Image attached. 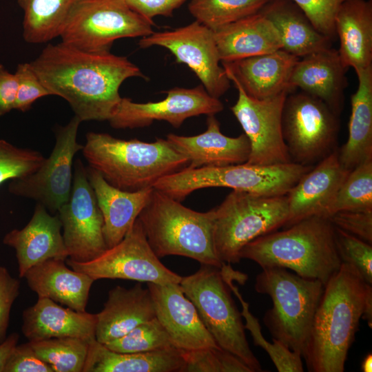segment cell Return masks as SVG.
I'll list each match as a JSON object with an SVG mask.
<instances>
[{"instance_id": "cell-1", "label": "cell", "mask_w": 372, "mask_h": 372, "mask_svg": "<svg viewBox=\"0 0 372 372\" xmlns=\"http://www.w3.org/2000/svg\"><path fill=\"white\" fill-rule=\"evenodd\" d=\"M30 65L52 95L64 99L80 121H108L121 98L126 79L143 77L125 56L91 53L62 42L48 44Z\"/></svg>"}, {"instance_id": "cell-2", "label": "cell", "mask_w": 372, "mask_h": 372, "mask_svg": "<svg viewBox=\"0 0 372 372\" xmlns=\"http://www.w3.org/2000/svg\"><path fill=\"white\" fill-rule=\"evenodd\" d=\"M362 318L372 327V285L342 263L324 285L302 356L310 372H343Z\"/></svg>"}, {"instance_id": "cell-3", "label": "cell", "mask_w": 372, "mask_h": 372, "mask_svg": "<svg viewBox=\"0 0 372 372\" xmlns=\"http://www.w3.org/2000/svg\"><path fill=\"white\" fill-rule=\"evenodd\" d=\"M240 258L253 260L262 268L289 269L324 285L342 264L335 246L334 226L322 216L306 218L282 231L253 240L241 249Z\"/></svg>"}, {"instance_id": "cell-4", "label": "cell", "mask_w": 372, "mask_h": 372, "mask_svg": "<svg viewBox=\"0 0 372 372\" xmlns=\"http://www.w3.org/2000/svg\"><path fill=\"white\" fill-rule=\"evenodd\" d=\"M82 152L89 167L112 186L128 192L152 188L161 178L189 165L186 157L161 138L147 143L88 132Z\"/></svg>"}, {"instance_id": "cell-5", "label": "cell", "mask_w": 372, "mask_h": 372, "mask_svg": "<svg viewBox=\"0 0 372 372\" xmlns=\"http://www.w3.org/2000/svg\"><path fill=\"white\" fill-rule=\"evenodd\" d=\"M138 218L159 258L181 256L218 268L224 264L214 250V208L196 211L154 188Z\"/></svg>"}, {"instance_id": "cell-6", "label": "cell", "mask_w": 372, "mask_h": 372, "mask_svg": "<svg viewBox=\"0 0 372 372\" xmlns=\"http://www.w3.org/2000/svg\"><path fill=\"white\" fill-rule=\"evenodd\" d=\"M262 269L254 288L258 293L270 296L273 302L272 308L264 315L263 322L272 338L302 358L324 285L284 267Z\"/></svg>"}, {"instance_id": "cell-7", "label": "cell", "mask_w": 372, "mask_h": 372, "mask_svg": "<svg viewBox=\"0 0 372 372\" xmlns=\"http://www.w3.org/2000/svg\"><path fill=\"white\" fill-rule=\"evenodd\" d=\"M313 167L291 162L185 168L161 178L153 187L179 202L193 192L207 187H228L267 196L287 195Z\"/></svg>"}, {"instance_id": "cell-8", "label": "cell", "mask_w": 372, "mask_h": 372, "mask_svg": "<svg viewBox=\"0 0 372 372\" xmlns=\"http://www.w3.org/2000/svg\"><path fill=\"white\" fill-rule=\"evenodd\" d=\"M214 246L223 263H238L253 240L282 227L288 218L287 195L267 196L233 190L214 207Z\"/></svg>"}, {"instance_id": "cell-9", "label": "cell", "mask_w": 372, "mask_h": 372, "mask_svg": "<svg viewBox=\"0 0 372 372\" xmlns=\"http://www.w3.org/2000/svg\"><path fill=\"white\" fill-rule=\"evenodd\" d=\"M180 285L218 347L240 358L252 372L262 371L250 349L241 313L231 296L221 268L201 265L194 273L182 277Z\"/></svg>"}, {"instance_id": "cell-10", "label": "cell", "mask_w": 372, "mask_h": 372, "mask_svg": "<svg viewBox=\"0 0 372 372\" xmlns=\"http://www.w3.org/2000/svg\"><path fill=\"white\" fill-rule=\"evenodd\" d=\"M152 25L153 20L134 11L125 0H78L59 37L63 43L72 48L103 53L110 52L118 39L152 34Z\"/></svg>"}, {"instance_id": "cell-11", "label": "cell", "mask_w": 372, "mask_h": 372, "mask_svg": "<svg viewBox=\"0 0 372 372\" xmlns=\"http://www.w3.org/2000/svg\"><path fill=\"white\" fill-rule=\"evenodd\" d=\"M282 129L291 162L312 165L337 149L339 116L318 98L295 90L286 96Z\"/></svg>"}, {"instance_id": "cell-12", "label": "cell", "mask_w": 372, "mask_h": 372, "mask_svg": "<svg viewBox=\"0 0 372 372\" xmlns=\"http://www.w3.org/2000/svg\"><path fill=\"white\" fill-rule=\"evenodd\" d=\"M72 269L84 273L94 281L125 279L158 285L180 283L182 277L167 268L151 248L142 225L137 218L123 240L107 249L95 259L76 262L66 259Z\"/></svg>"}, {"instance_id": "cell-13", "label": "cell", "mask_w": 372, "mask_h": 372, "mask_svg": "<svg viewBox=\"0 0 372 372\" xmlns=\"http://www.w3.org/2000/svg\"><path fill=\"white\" fill-rule=\"evenodd\" d=\"M81 122L74 115L67 125L59 127L50 156L33 173L12 179L10 192L33 199L51 213L57 212L70 199L74 157L83 147L76 140Z\"/></svg>"}, {"instance_id": "cell-14", "label": "cell", "mask_w": 372, "mask_h": 372, "mask_svg": "<svg viewBox=\"0 0 372 372\" xmlns=\"http://www.w3.org/2000/svg\"><path fill=\"white\" fill-rule=\"evenodd\" d=\"M63 228L68 258L85 262L95 259L107 249L103 236V218L81 160L74 163L69 200L57 211Z\"/></svg>"}, {"instance_id": "cell-15", "label": "cell", "mask_w": 372, "mask_h": 372, "mask_svg": "<svg viewBox=\"0 0 372 372\" xmlns=\"http://www.w3.org/2000/svg\"><path fill=\"white\" fill-rule=\"evenodd\" d=\"M141 48L161 46L169 50L177 63H184L202 82L206 91L219 99L230 87L221 63L214 32L197 21L172 30L153 32L142 37Z\"/></svg>"}, {"instance_id": "cell-16", "label": "cell", "mask_w": 372, "mask_h": 372, "mask_svg": "<svg viewBox=\"0 0 372 372\" xmlns=\"http://www.w3.org/2000/svg\"><path fill=\"white\" fill-rule=\"evenodd\" d=\"M238 96L231 110L251 145L248 164L274 165L291 163L282 129V114L287 92L265 99L248 96L240 85L230 79Z\"/></svg>"}, {"instance_id": "cell-17", "label": "cell", "mask_w": 372, "mask_h": 372, "mask_svg": "<svg viewBox=\"0 0 372 372\" xmlns=\"http://www.w3.org/2000/svg\"><path fill=\"white\" fill-rule=\"evenodd\" d=\"M165 99L157 102L135 103L121 100L108 120L115 129H134L150 125L154 121H165L178 128L188 118L202 114L215 115L223 110L219 99L211 96L203 85L194 88L174 87Z\"/></svg>"}, {"instance_id": "cell-18", "label": "cell", "mask_w": 372, "mask_h": 372, "mask_svg": "<svg viewBox=\"0 0 372 372\" xmlns=\"http://www.w3.org/2000/svg\"><path fill=\"white\" fill-rule=\"evenodd\" d=\"M147 288L153 300L156 317L176 348L193 351L218 347L180 283L149 282Z\"/></svg>"}, {"instance_id": "cell-19", "label": "cell", "mask_w": 372, "mask_h": 372, "mask_svg": "<svg viewBox=\"0 0 372 372\" xmlns=\"http://www.w3.org/2000/svg\"><path fill=\"white\" fill-rule=\"evenodd\" d=\"M351 171L340 163L337 148L304 174L287 194V228L313 216L326 217L335 197Z\"/></svg>"}, {"instance_id": "cell-20", "label": "cell", "mask_w": 372, "mask_h": 372, "mask_svg": "<svg viewBox=\"0 0 372 372\" xmlns=\"http://www.w3.org/2000/svg\"><path fill=\"white\" fill-rule=\"evenodd\" d=\"M61 228L59 215L50 214L42 204L37 203L27 225L6 234L3 242L15 249L20 278L43 261L68 258Z\"/></svg>"}, {"instance_id": "cell-21", "label": "cell", "mask_w": 372, "mask_h": 372, "mask_svg": "<svg viewBox=\"0 0 372 372\" xmlns=\"http://www.w3.org/2000/svg\"><path fill=\"white\" fill-rule=\"evenodd\" d=\"M346 68L332 47L299 58L289 80L291 92L299 89L324 102L340 116L348 86Z\"/></svg>"}, {"instance_id": "cell-22", "label": "cell", "mask_w": 372, "mask_h": 372, "mask_svg": "<svg viewBox=\"0 0 372 372\" xmlns=\"http://www.w3.org/2000/svg\"><path fill=\"white\" fill-rule=\"evenodd\" d=\"M298 57L280 49L269 53L221 62L229 79L236 80L245 92L256 99L290 93L289 80Z\"/></svg>"}, {"instance_id": "cell-23", "label": "cell", "mask_w": 372, "mask_h": 372, "mask_svg": "<svg viewBox=\"0 0 372 372\" xmlns=\"http://www.w3.org/2000/svg\"><path fill=\"white\" fill-rule=\"evenodd\" d=\"M167 141L189 161L187 168L222 167L246 163L251 152L250 142L245 134L229 137L220 131L215 115H208L207 130L202 134L185 136L169 134Z\"/></svg>"}, {"instance_id": "cell-24", "label": "cell", "mask_w": 372, "mask_h": 372, "mask_svg": "<svg viewBox=\"0 0 372 372\" xmlns=\"http://www.w3.org/2000/svg\"><path fill=\"white\" fill-rule=\"evenodd\" d=\"M21 331L29 341L72 337L90 342L95 339L96 314L65 308L56 302L38 297L22 315Z\"/></svg>"}, {"instance_id": "cell-25", "label": "cell", "mask_w": 372, "mask_h": 372, "mask_svg": "<svg viewBox=\"0 0 372 372\" xmlns=\"http://www.w3.org/2000/svg\"><path fill=\"white\" fill-rule=\"evenodd\" d=\"M87 176L103 218V236L107 249L120 242L132 227L148 202L153 187L135 192L120 189L88 166Z\"/></svg>"}, {"instance_id": "cell-26", "label": "cell", "mask_w": 372, "mask_h": 372, "mask_svg": "<svg viewBox=\"0 0 372 372\" xmlns=\"http://www.w3.org/2000/svg\"><path fill=\"white\" fill-rule=\"evenodd\" d=\"M96 316L95 339L105 344L153 319L156 313L149 289L137 283L130 289L116 286L111 289L103 309Z\"/></svg>"}, {"instance_id": "cell-27", "label": "cell", "mask_w": 372, "mask_h": 372, "mask_svg": "<svg viewBox=\"0 0 372 372\" xmlns=\"http://www.w3.org/2000/svg\"><path fill=\"white\" fill-rule=\"evenodd\" d=\"M59 259L39 263L25 273L29 288L38 297L47 298L78 311H85L94 280L88 275L68 268Z\"/></svg>"}, {"instance_id": "cell-28", "label": "cell", "mask_w": 372, "mask_h": 372, "mask_svg": "<svg viewBox=\"0 0 372 372\" xmlns=\"http://www.w3.org/2000/svg\"><path fill=\"white\" fill-rule=\"evenodd\" d=\"M214 32L221 62L267 54L282 48L276 29L260 12Z\"/></svg>"}, {"instance_id": "cell-29", "label": "cell", "mask_w": 372, "mask_h": 372, "mask_svg": "<svg viewBox=\"0 0 372 372\" xmlns=\"http://www.w3.org/2000/svg\"><path fill=\"white\" fill-rule=\"evenodd\" d=\"M343 65L355 71L372 65V0H347L335 17Z\"/></svg>"}, {"instance_id": "cell-30", "label": "cell", "mask_w": 372, "mask_h": 372, "mask_svg": "<svg viewBox=\"0 0 372 372\" xmlns=\"http://www.w3.org/2000/svg\"><path fill=\"white\" fill-rule=\"evenodd\" d=\"M183 350L176 347L121 353L96 340L89 342L83 372H183Z\"/></svg>"}, {"instance_id": "cell-31", "label": "cell", "mask_w": 372, "mask_h": 372, "mask_svg": "<svg viewBox=\"0 0 372 372\" xmlns=\"http://www.w3.org/2000/svg\"><path fill=\"white\" fill-rule=\"evenodd\" d=\"M260 12L276 29L285 51L302 58L332 47V41L318 32L292 0H271Z\"/></svg>"}, {"instance_id": "cell-32", "label": "cell", "mask_w": 372, "mask_h": 372, "mask_svg": "<svg viewBox=\"0 0 372 372\" xmlns=\"http://www.w3.org/2000/svg\"><path fill=\"white\" fill-rule=\"evenodd\" d=\"M355 72L358 86L351 96L348 139L338 149L340 162L348 171L372 160V65Z\"/></svg>"}, {"instance_id": "cell-33", "label": "cell", "mask_w": 372, "mask_h": 372, "mask_svg": "<svg viewBox=\"0 0 372 372\" xmlns=\"http://www.w3.org/2000/svg\"><path fill=\"white\" fill-rule=\"evenodd\" d=\"M23 12V37L30 43H43L59 37L78 0H16Z\"/></svg>"}, {"instance_id": "cell-34", "label": "cell", "mask_w": 372, "mask_h": 372, "mask_svg": "<svg viewBox=\"0 0 372 372\" xmlns=\"http://www.w3.org/2000/svg\"><path fill=\"white\" fill-rule=\"evenodd\" d=\"M271 0H190L188 9L196 21L216 30L259 12Z\"/></svg>"}, {"instance_id": "cell-35", "label": "cell", "mask_w": 372, "mask_h": 372, "mask_svg": "<svg viewBox=\"0 0 372 372\" xmlns=\"http://www.w3.org/2000/svg\"><path fill=\"white\" fill-rule=\"evenodd\" d=\"M89 342L72 337L29 341L37 355L54 372H83Z\"/></svg>"}, {"instance_id": "cell-36", "label": "cell", "mask_w": 372, "mask_h": 372, "mask_svg": "<svg viewBox=\"0 0 372 372\" xmlns=\"http://www.w3.org/2000/svg\"><path fill=\"white\" fill-rule=\"evenodd\" d=\"M340 211H372V160L349 173L326 217Z\"/></svg>"}, {"instance_id": "cell-37", "label": "cell", "mask_w": 372, "mask_h": 372, "mask_svg": "<svg viewBox=\"0 0 372 372\" xmlns=\"http://www.w3.org/2000/svg\"><path fill=\"white\" fill-rule=\"evenodd\" d=\"M103 344L112 351L121 353L146 352L176 347L156 317Z\"/></svg>"}, {"instance_id": "cell-38", "label": "cell", "mask_w": 372, "mask_h": 372, "mask_svg": "<svg viewBox=\"0 0 372 372\" xmlns=\"http://www.w3.org/2000/svg\"><path fill=\"white\" fill-rule=\"evenodd\" d=\"M226 282L242 303L243 308L242 315L247 322L245 328L250 331L255 344L260 346L267 351L278 371L302 372L304 369L301 355L292 351L274 338H272V343L267 341L261 333L258 320L249 312L248 304L242 298L238 288L232 284V279L228 278Z\"/></svg>"}, {"instance_id": "cell-39", "label": "cell", "mask_w": 372, "mask_h": 372, "mask_svg": "<svg viewBox=\"0 0 372 372\" xmlns=\"http://www.w3.org/2000/svg\"><path fill=\"white\" fill-rule=\"evenodd\" d=\"M183 372H252L240 358L220 347L183 351Z\"/></svg>"}, {"instance_id": "cell-40", "label": "cell", "mask_w": 372, "mask_h": 372, "mask_svg": "<svg viewBox=\"0 0 372 372\" xmlns=\"http://www.w3.org/2000/svg\"><path fill=\"white\" fill-rule=\"evenodd\" d=\"M45 158L38 151L18 147L0 139V184L33 173Z\"/></svg>"}, {"instance_id": "cell-41", "label": "cell", "mask_w": 372, "mask_h": 372, "mask_svg": "<svg viewBox=\"0 0 372 372\" xmlns=\"http://www.w3.org/2000/svg\"><path fill=\"white\" fill-rule=\"evenodd\" d=\"M335 242L342 263L355 267L372 285V245L334 227Z\"/></svg>"}, {"instance_id": "cell-42", "label": "cell", "mask_w": 372, "mask_h": 372, "mask_svg": "<svg viewBox=\"0 0 372 372\" xmlns=\"http://www.w3.org/2000/svg\"><path fill=\"white\" fill-rule=\"evenodd\" d=\"M306 14L316 30L332 41L336 39L335 17L347 0H292Z\"/></svg>"}, {"instance_id": "cell-43", "label": "cell", "mask_w": 372, "mask_h": 372, "mask_svg": "<svg viewBox=\"0 0 372 372\" xmlns=\"http://www.w3.org/2000/svg\"><path fill=\"white\" fill-rule=\"evenodd\" d=\"M15 74L18 79V90L14 110L26 112L38 99L52 95L34 73L30 63H19Z\"/></svg>"}, {"instance_id": "cell-44", "label": "cell", "mask_w": 372, "mask_h": 372, "mask_svg": "<svg viewBox=\"0 0 372 372\" xmlns=\"http://www.w3.org/2000/svg\"><path fill=\"white\" fill-rule=\"evenodd\" d=\"M328 218L334 227L372 245V211H340Z\"/></svg>"}, {"instance_id": "cell-45", "label": "cell", "mask_w": 372, "mask_h": 372, "mask_svg": "<svg viewBox=\"0 0 372 372\" xmlns=\"http://www.w3.org/2000/svg\"><path fill=\"white\" fill-rule=\"evenodd\" d=\"M21 282L0 266V343L6 338L11 308L19 295Z\"/></svg>"}, {"instance_id": "cell-46", "label": "cell", "mask_w": 372, "mask_h": 372, "mask_svg": "<svg viewBox=\"0 0 372 372\" xmlns=\"http://www.w3.org/2000/svg\"><path fill=\"white\" fill-rule=\"evenodd\" d=\"M4 372H54L52 369L35 353L27 343L17 345L12 351Z\"/></svg>"}, {"instance_id": "cell-47", "label": "cell", "mask_w": 372, "mask_h": 372, "mask_svg": "<svg viewBox=\"0 0 372 372\" xmlns=\"http://www.w3.org/2000/svg\"><path fill=\"white\" fill-rule=\"evenodd\" d=\"M136 12L152 20L156 16L171 17L187 0H125Z\"/></svg>"}, {"instance_id": "cell-48", "label": "cell", "mask_w": 372, "mask_h": 372, "mask_svg": "<svg viewBox=\"0 0 372 372\" xmlns=\"http://www.w3.org/2000/svg\"><path fill=\"white\" fill-rule=\"evenodd\" d=\"M18 90L17 74L0 65V116L14 109Z\"/></svg>"}, {"instance_id": "cell-49", "label": "cell", "mask_w": 372, "mask_h": 372, "mask_svg": "<svg viewBox=\"0 0 372 372\" xmlns=\"http://www.w3.org/2000/svg\"><path fill=\"white\" fill-rule=\"evenodd\" d=\"M19 339V334L12 333L0 343V372H4L8 358L14 347L17 345Z\"/></svg>"}, {"instance_id": "cell-50", "label": "cell", "mask_w": 372, "mask_h": 372, "mask_svg": "<svg viewBox=\"0 0 372 372\" xmlns=\"http://www.w3.org/2000/svg\"><path fill=\"white\" fill-rule=\"evenodd\" d=\"M361 369L363 372H371L372 371V355L371 353L367 354L364 358L361 364Z\"/></svg>"}]
</instances>
